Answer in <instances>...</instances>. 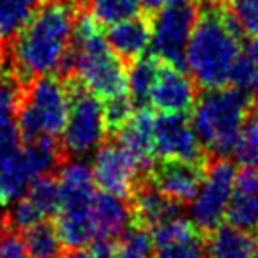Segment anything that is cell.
Listing matches in <instances>:
<instances>
[{"label":"cell","instance_id":"cell-18","mask_svg":"<svg viewBox=\"0 0 258 258\" xmlns=\"http://www.w3.org/2000/svg\"><path fill=\"white\" fill-rule=\"evenodd\" d=\"M225 219L251 233L258 232V168H242L235 175Z\"/></svg>","mask_w":258,"mask_h":258},{"label":"cell","instance_id":"cell-2","mask_svg":"<svg viewBox=\"0 0 258 258\" xmlns=\"http://www.w3.org/2000/svg\"><path fill=\"white\" fill-rule=\"evenodd\" d=\"M242 32L223 0L198 4V18L184 55V68L202 89L228 85L230 71L242 53Z\"/></svg>","mask_w":258,"mask_h":258},{"label":"cell","instance_id":"cell-37","mask_svg":"<svg viewBox=\"0 0 258 258\" xmlns=\"http://www.w3.org/2000/svg\"><path fill=\"white\" fill-rule=\"evenodd\" d=\"M251 258H258V240H256V246H254V251H253V256Z\"/></svg>","mask_w":258,"mask_h":258},{"label":"cell","instance_id":"cell-3","mask_svg":"<svg viewBox=\"0 0 258 258\" xmlns=\"http://www.w3.org/2000/svg\"><path fill=\"white\" fill-rule=\"evenodd\" d=\"M68 75L76 76L101 99L127 92L125 62L110 48L103 36V27L89 13L82 11L76 18Z\"/></svg>","mask_w":258,"mask_h":258},{"label":"cell","instance_id":"cell-35","mask_svg":"<svg viewBox=\"0 0 258 258\" xmlns=\"http://www.w3.org/2000/svg\"><path fill=\"white\" fill-rule=\"evenodd\" d=\"M249 90L254 97H258V66L254 68V73H253V78H251V83H249Z\"/></svg>","mask_w":258,"mask_h":258},{"label":"cell","instance_id":"cell-12","mask_svg":"<svg viewBox=\"0 0 258 258\" xmlns=\"http://www.w3.org/2000/svg\"><path fill=\"white\" fill-rule=\"evenodd\" d=\"M197 82L184 71V68L161 60L149 96V104L159 113L187 115L197 103Z\"/></svg>","mask_w":258,"mask_h":258},{"label":"cell","instance_id":"cell-11","mask_svg":"<svg viewBox=\"0 0 258 258\" xmlns=\"http://www.w3.org/2000/svg\"><path fill=\"white\" fill-rule=\"evenodd\" d=\"M154 149L159 159L209 163L193 124L184 113H159L154 117Z\"/></svg>","mask_w":258,"mask_h":258},{"label":"cell","instance_id":"cell-15","mask_svg":"<svg viewBox=\"0 0 258 258\" xmlns=\"http://www.w3.org/2000/svg\"><path fill=\"white\" fill-rule=\"evenodd\" d=\"M115 142L131 154L142 172L147 173L156 163L154 115L149 108H137L127 122L113 135Z\"/></svg>","mask_w":258,"mask_h":258},{"label":"cell","instance_id":"cell-30","mask_svg":"<svg viewBox=\"0 0 258 258\" xmlns=\"http://www.w3.org/2000/svg\"><path fill=\"white\" fill-rule=\"evenodd\" d=\"M62 258H115V247L111 240L97 239L92 240L89 246L66 249Z\"/></svg>","mask_w":258,"mask_h":258},{"label":"cell","instance_id":"cell-34","mask_svg":"<svg viewBox=\"0 0 258 258\" xmlns=\"http://www.w3.org/2000/svg\"><path fill=\"white\" fill-rule=\"evenodd\" d=\"M9 228V218H8V209H6V204L0 202V235Z\"/></svg>","mask_w":258,"mask_h":258},{"label":"cell","instance_id":"cell-22","mask_svg":"<svg viewBox=\"0 0 258 258\" xmlns=\"http://www.w3.org/2000/svg\"><path fill=\"white\" fill-rule=\"evenodd\" d=\"M43 0H0V44H6L32 18Z\"/></svg>","mask_w":258,"mask_h":258},{"label":"cell","instance_id":"cell-26","mask_svg":"<svg viewBox=\"0 0 258 258\" xmlns=\"http://www.w3.org/2000/svg\"><path fill=\"white\" fill-rule=\"evenodd\" d=\"M135 104L131 101L127 92L117 94L103 99V113H104V124H106V133L115 135L125 122L135 113Z\"/></svg>","mask_w":258,"mask_h":258},{"label":"cell","instance_id":"cell-38","mask_svg":"<svg viewBox=\"0 0 258 258\" xmlns=\"http://www.w3.org/2000/svg\"><path fill=\"white\" fill-rule=\"evenodd\" d=\"M195 2H198V4H202V2H209V0H195Z\"/></svg>","mask_w":258,"mask_h":258},{"label":"cell","instance_id":"cell-17","mask_svg":"<svg viewBox=\"0 0 258 258\" xmlns=\"http://www.w3.org/2000/svg\"><path fill=\"white\" fill-rule=\"evenodd\" d=\"M90 221L94 237L103 240H113L133 223V212L127 198L113 193L99 191L94 195L90 205Z\"/></svg>","mask_w":258,"mask_h":258},{"label":"cell","instance_id":"cell-36","mask_svg":"<svg viewBox=\"0 0 258 258\" xmlns=\"http://www.w3.org/2000/svg\"><path fill=\"white\" fill-rule=\"evenodd\" d=\"M249 120L253 122V124L258 127V104H256V106H254V108L251 106V111H249Z\"/></svg>","mask_w":258,"mask_h":258},{"label":"cell","instance_id":"cell-8","mask_svg":"<svg viewBox=\"0 0 258 258\" xmlns=\"http://www.w3.org/2000/svg\"><path fill=\"white\" fill-rule=\"evenodd\" d=\"M198 18V2L170 0L151 15L152 53L163 62L184 68V55Z\"/></svg>","mask_w":258,"mask_h":258},{"label":"cell","instance_id":"cell-14","mask_svg":"<svg viewBox=\"0 0 258 258\" xmlns=\"http://www.w3.org/2000/svg\"><path fill=\"white\" fill-rule=\"evenodd\" d=\"M58 209V187L57 179L50 175H41L32 180L29 189L13 202L8 211L9 228L23 232L29 226L44 219L55 218Z\"/></svg>","mask_w":258,"mask_h":258},{"label":"cell","instance_id":"cell-32","mask_svg":"<svg viewBox=\"0 0 258 258\" xmlns=\"http://www.w3.org/2000/svg\"><path fill=\"white\" fill-rule=\"evenodd\" d=\"M140 2H142V9H144L145 15H154L163 6L168 4L170 0H140Z\"/></svg>","mask_w":258,"mask_h":258},{"label":"cell","instance_id":"cell-21","mask_svg":"<svg viewBox=\"0 0 258 258\" xmlns=\"http://www.w3.org/2000/svg\"><path fill=\"white\" fill-rule=\"evenodd\" d=\"M22 233L30 258H62L64 254L66 249L60 242L55 223H51L50 219L29 226Z\"/></svg>","mask_w":258,"mask_h":258},{"label":"cell","instance_id":"cell-1","mask_svg":"<svg viewBox=\"0 0 258 258\" xmlns=\"http://www.w3.org/2000/svg\"><path fill=\"white\" fill-rule=\"evenodd\" d=\"M80 13L78 0H46L41 4L23 29L4 44L9 71L25 85L39 76L68 75Z\"/></svg>","mask_w":258,"mask_h":258},{"label":"cell","instance_id":"cell-4","mask_svg":"<svg viewBox=\"0 0 258 258\" xmlns=\"http://www.w3.org/2000/svg\"><path fill=\"white\" fill-rule=\"evenodd\" d=\"M251 106L247 90L232 85L205 89L197 97L191 124L209 158H228L232 154L240 129L249 118Z\"/></svg>","mask_w":258,"mask_h":258},{"label":"cell","instance_id":"cell-31","mask_svg":"<svg viewBox=\"0 0 258 258\" xmlns=\"http://www.w3.org/2000/svg\"><path fill=\"white\" fill-rule=\"evenodd\" d=\"M0 258H30L20 232L8 228L0 235Z\"/></svg>","mask_w":258,"mask_h":258},{"label":"cell","instance_id":"cell-27","mask_svg":"<svg viewBox=\"0 0 258 258\" xmlns=\"http://www.w3.org/2000/svg\"><path fill=\"white\" fill-rule=\"evenodd\" d=\"M242 36H258V0H223Z\"/></svg>","mask_w":258,"mask_h":258},{"label":"cell","instance_id":"cell-16","mask_svg":"<svg viewBox=\"0 0 258 258\" xmlns=\"http://www.w3.org/2000/svg\"><path fill=\"white\" fill-rule=\"evenodd\" d=\"M103 36L122 60H135L151 46V15H135L103 27Z\"/></svg>","mask_w":258,"mask_h":258},{"label":"cell","instance_id":"cell-6","mask_svg":"<svg viewBox=\"0 0 258 258\" xmlns=\"http://www.w3.org/2000/svg\"><path fill=\"white\" fill-rule=\"evenodd\" d=\"M69 111L68 82L57 75H46L25 85L22 104L16 113L23 142L36 138H57L64 129Z\"/></svg>","mask_w":258,"mask_h":258},{"label":"cell","instance_id":"cell-13","mask_svg":"<svg viewBox=\"0 0 258 258\" xmlns=\"http://www.w3.org/2000/svg\"><path fill=\"white\" fill-rule=\"evenodd\" d=\"M205 166L207 163L161 159L159 163H154L145 175L166 198L179 205H186L193 200L200 187Z\"/></svg>","mask_w":258,"mask_h":258},{"label":"cell","instance_id":"cell-9","mask_svg":"<svg viewBox=\"0 0 258 258\" xmlns=\"http://www.w3.org/2000/svg\"><path fill=\"white\" fill-rule=\"evenodd\" d=\"M235 175V165L228 158L207 163L200 187L189 202V219L198 232L209 233L225 221Z\"/></svg>","mask_w":258,"mask_h":258},{"label":"cell","instance_id":"cell-24","mask_svg":"<svg viewBox=\"0 0 258 258\" xmlns=\"http://www.w3.org/2000/svg\"><path fill=\"white\" fill-rule=\"evenodd\" d=\"M117 239L115 258H154L156 244L145 226L131 223Z\"/></svg>","mask_w":258,"mask_h":258},{"label":"cell","instance_id":"cell-29","mask_svg":"<svg viewBox=\"0 0 258 258\" xmlns=\"http://www.w3.org/2000/svg\"><path fill=\"white\" fill-rule=\"evenodd\" d=\"M154 258H207V253L200 233H197L187 239L156 246Z\"/></svg>","mask_w":258,"mask_h":258},{"label":"cell","instance_id":"cell-20","mask_svg":"<svg viewBox=\"0 0 258 258\" xmlns=\"http://www.w3.org/2000/svg\"><path fill=\"white\" fill-rule=\"evenodd\" d=\"M159 60L154 53L152 55H142L129 62L127 75H125V89L133 101L135 108H147L149 96H151L152 85L156 82V75L159 69Z\"/></svg>","mask_w":258,"mask_h":258},{"label":"cell","instance_id":"cell-23","mask_svg":"<svg viewBox=\"0 0 258 258\" xmlns=\"http://www.w3.org/2000/svg\"><path fill=\"white\" fill-rule=\"evenodd\" d=\"M80 8L87 9L101 27L111 25L120 20L140 15V0H78Z\"/></svg>","mask_w":258,"mask_h":258},{"label":"cell","instance_id":"cell-28","mask_svg":"<svg viewBox=\"0 0 258 258\" xmlns=\"http://www.w3.org/2000/svg\"><path fill=\"white\" fill-rule=\"evenodd\" d=\"M23 149V138L20 133L15 115L0 113V163L20 156Z\"/></svg>","mask_w":258,"mask_h":258},{"label":"cell","instance_id":"cell-7","mask_svg":"<svg viewBox=\"0 0 258 258\" xmlns=\"http://www.w3.org/2000/svg\"><path fill=\"white\" fill-rule=\"evenodd\" d=\"M69 89V111L58 144L66 159H83L94 154L108 137L103 99L89 90L76 76H66Z\"/></svg>","mask_w":258,"mask_h":258},{"label":"cell","instance_id":"cell-19","mask_svg":"<svg viewBox=\"0 0 258 258\" xmlns=\"http://www.w3.org/2000/svg\"><path fill=\"white\" fill-rule=\"evenodd\" d=\"M204 244L207 258H251L256 239L247 230L230 223H221L207 233V240Z\"/></svg>","mask_w":258,"mask_h":258},{"label":"cell","instance_id":"cell-10","mask_svg":"<svg viewBox=\"0 0 258 258\" xmlns=\"http://www.w3.org/2000/svg\"><path fill=\"white\" fill-rule=\"evenodd\" d=\"M94 184L101 191L129 198L144 179L145 172L117 142H108L97 147L90 165Z\"/></svg>","mask_w":258,"mask_h":258},{"label":"cell","instance_id":"cell-5","mask_svg":"<svg viewBox=\"0 0 258 258\" xmlns=\"http://www.w3.org/2000/svg\"><path fill=\"white\" fill-rule=\"evenodd\" d=\"M60 166L57 177L58 209L55 214V228L64 249H76L96 240L90 221L96 184L90 166L82 159H68Z\"/></svg>","mask_w":258,"mask_h":258},{"label":"cell","instance_id":"cell-25","mask_svg":"<svg viewBox=\"0 0 258 258\" xmlns=\"http://www.w3.org/2000/svg\"><path fill=\"white\" fill-rule=\"evenodd\" d=\"M230 156L242 168H258V127L249 118L240 129Z\"/></svg>","mask_w":258,"mask_h":258},{"label":"cell","instance_id":"cell-33","mask_svg":"<svg viewBox=\"0 0 258 258\" xmlns=\"http://www.w3.org/2000/svg\"><path fill=\"white\" fill-rule=\"evenodd\" d=\"M244 53H246L247 57H249L251 60L258 66V36L251 37V41L246 44V50H244Z\"/></svg>","mask_w":258,"mask_h":258}]
</instances>
